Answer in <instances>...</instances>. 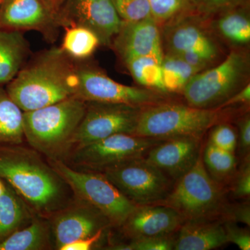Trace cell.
<instances>
[{
  "mask_svg": "<svg viewBox=\"0 0 250 250\" xmlns=\"http://www.w3.org/2000/svg\"><path fill=\"white\" fill-rule=\"evenodd\" d=\"M22 145L0 147V178L34 215L47 218L70 201V188L40 153Z\"/></svg>",
  "mask_w": 250,
  "mask_h": 250,
  "instance_id": "obj_1",
  "label": "cell"
},
{
  "mask_svg": "<svg viewBox=\"0 0 250 250\" xmlns=\"http://www.w3.org/2000/svg\"><path fill=\"white\" fill-rule=\"evenodd\" d=\"M77 83V63L60 48H53L23 67L5 89L27 112L75 97Z\"/></svg>",
  "mask_w": 250,
  "mask_h": 250,
  "instance_id": "obj_2",
  "label": "cell"
},
{
  "mask_svg": "<svg viewBox=\"0 0 250 250\" xmlns=\"http://www.w3.org/2000/svg\"><path fill=\"white\" fill-rule=\"evenodd\" d=\"M85 109L86 102L72 97L45 107L23 112L24 139L46 159L65 163Z\"/></svg>",
  "mask_w": 250,
  "mask_h": 250,
  "instance_id": "obj_3",
  "label": "cell"
},
{
  "mask_svg": "<svg viewBox=\"0 0 250 250\" xmlns=\"http://www.w3.org/2000/svg\"><path fill=\"white\" fill-rule=\"evenodd\" d=\"M230 114L225 108H200L170 100L143 108L134 135L161 140L202 139L215 125L227 122Z\"/></svg>",
  "mask_w": 250,
  "mask_h": 250,
  "instance_id": "obj_4",
  "label": "cell"
},
{
  "mask_svg": "<svg viewBox=\"0 0 250 250\" xmlns=\"http://www.w3.org/2000/svg\"><path fill=\"white\" fill-rule=\"evenodd\" d=\"M249 71V56L236 49L217 66L202 70L192 77L182 93L190 106L221 108L227 100L248 84Z\"/></svg>",
  "mask_w": 250,
  "mask_h": 250,
  "instance_id": "obj_5",
  "label": "cell"
},
{
  "mask_svg": "<svg viewBox=\"0 0 250 250\" xmlns=\"http://www.w3.org/2000/svg\"><path fill=\"white\" fill-rule=\"evenodd\" d=\"M226 203L223 187L206 170L202 153L195 166L176 181L169 195L159 204L173 208L186 222L219 220Z\"/></svg>",
  "mask_w": 250,
  "mask_h": 250,
  "instance_id": "obj_6",
  "label": "cell"
},
{
  "mask_svg": "<svg viewBox=\"0 0 250 250\" xmlns=\"http://www.w3.org/2000/svg\"><path fill=\"white\" fill-rule=\"evenodd\" d=\"M70 188L73 196L93 206L119 228L137 207L101 172L76 170L61 161L46 159Z\"/></svg>",
  "mask_w": 250,
  "mask_h": 250,
  "instance_id": "obj_7",
  "label": "cell"
},
{
  "mask_svg": "<svg viewBox=\"0 0 250 250\" xmlns=\"http://www.w3.org/2000/svg\"><path fill=\"white\" fill-rule=\"evenodd\" d=\"M164 141L134 134H115L73 149L65 163L76 170L103 173L146 157L153 147Z\"/></svg>",
  "mask_w": 250,
  "mask_h": 250,
  "instance_id": "obj_8",
  "label": "cell"
},
{
  "mask_svg": "<svg viewBox=\"0 0 250 250\" xmlns=\"http://www.w3.org/2000/svg\"><path fill=\"white\" fill-rule=\"evenodd\" d=\"M103 174L125 197L137 206L161 203L174 184L146 157L125 163Z\"/></svg>",
  "mask_w": 250,
  "mask_h": 250,
  "instance_id": "obj_9",
  "label": "cell"
},
{
  "mask_svg": "<svg viewBox=\"0 0 250 250\" xmlns=\"http://www.w3.org/2000/svg\"><path fill=\"white\" fill-rule=\"evenodd\" d=\"M78 83L75 97L83 101L125 104L146 107L170 101L167 94L118 83L98 69L77 63Z\"/></svg>",
  "mask_w": 250,
  "mask_h": 250,
  "instance_id": "obj_10",
  "label": "cell"
},
{
  "mask_svg": "<svg viewBox=\"0 0 250 250\" xmlns=\"http://www.w3.org/2000/svg\"><path fill=\"white\" fill-rule=\"evenodd\" d=\"M143 108L125 104L86 103L84 116L72 139V151L113 135H134Z\"/></svg>",
  "mask_w": 250,
  "mask_h": 250,
  "instance_id": "obj_11",
  "label": "cell"
},
{
  "mask_svg": "<svg viewBox=\"0 0 250 250\" xmlns=\"http://www.w3.org/2000/svg\"><path fill=\"white\" fill-rule=\"evenodd\" d=\"M55 249L73 242L90 238L99 231L113 228L111 222L98 208L72 197L65 207L47 218Z\"/></svg>",
  "mask_w": 250,
  "mask_h": 250,
  "instance_id": "obj_12",
  "label": "cell"
},
{
  "mask_svg": "<svg viewBox=\"0 0 250 250\" xmlns=\"http://www.w3.org/2000/svg\"><path fill=\"white\" fill-rule=\"evenodd\" d=\"M57 21L59 27L89 28L106 45H111L123 24L112 0H65Z\"/></svg>",
  "mask_w": 250,
  "mask_h": 250,
  "instance_id": "obj_13",
  "label": "cell"
},
{
  "mask_svg": "<svg viewBox=\"0 0 250 250\" xmlns=\"http://www.w3.org/2000/svg\"><path fill=\"white\" fill-rule=\"evenodd\" d=\"M185 220L178 212L167 206H137L120 226L122 234L130 241L143 238L172 236Z\"/></svg>",
  "mask_w": 250,
  "mask_h": 250,
  "instance_id": "obj_14",
  "label": "cell"
},
{
  "mask_svg": "<svg viewBox=\"0 0 250 250\" xmlns=\"http://www.w3.org/2000/svg\"><path fill=\"white\" fill-rule=\"evenodd\" d=\"M111 45L124 62L147 56L164 58L161 31L152 18L139 22L123 21Z\"/></svg>",
  "mask_w": 250,
  "mask_h": 250,
  "instance_id": "obj_15",
  "label": "cell"
},
{
  "mask_svg": "<svg viewBox=\"0 0 250 250\" xmlns=\"http://www.w3.org/2000/svg\"><path fill=\"white\" fill-rule=\"evenodd\" d=\"M59 27L57 19L42 0L0 1V28L39 31L52 39Z\"/></svg>",
  "mask_w": 250,
  "mask_h": 250,
  "instance_id": "obj_16",
  "label": "cell"
},
{
  "mask_svg": "<svg viewBox=\"0 0 250 250\" xmlns=\"http://www.w3.org/2000/svg\"><path fill=\"white\" fill-rule=\"evenodd\" d=\"M167 54L197 53L213 62L219 54L214 39L197 20L187 15L167 23L165 27Z\"/></svg>",
  "mask_w": 250,
  "mask_h": 250,
  "instance_id": "obj_17",
  "label": "cell"
},
{
  "mask_svg": "<svg viewBox=\"0 0 250 250\" xmlns=\"http://www.w3.org/2000/svg\"><path fill=\"white\" fill-rule=\"evenodd\" d=\"M202 153V139L177 138L156 145L146 159L176 182L195 166Z\"/></svg>",
  "mask_w": 250,
  "mask_h": 250,
  "instance_id": "obj_18",
  "label": "cell"
},
{
  "mask_svg": "<svg viewBox=\"0 0 250 250\" xmlns=\"http://www.w3.org/2000/svg\"><path fill=\"white\" fill-rule=\"evenodd\" d=\"M227 243L228 238L221 220L186 221L176 233L174 250H210Z\"/></svg>",
  "mask_w": 250,
  "mask_h": 250,
  "instance_id": "obj_19",
  "label": "cell"
},
{
  "mask_svg": "<svg viewBox=\"0 0 250 250\" xmlns=\"http://www.w3.org/2000/svg\"><path fill=\"white\" fill-rule=\"evenodd\" d=\"M48 219L34 215L30 223L0 242V250H44L53 248Z\"/></svg>",
  "mask_w": 250,
  "mask_h": 250,
  "instance_id": "obj_20",
  "label": "cell"
},
{
  "mask_svg": "<svg viewBox=\"0 0 250 250\" xmlns=\"http://www.w3.org/2000/svg\"><path fill=\"white\" fill-rule=\"evenodd\" d=\"M28 51L22 31L0 28V85L14 80L23 67Z\"/></svg>",
  "mask_w": 250,
  "mask_h": 250,
  "instance_id": "obj_21",
  "label": "cell"
},
{
  "mask_svg": "<svg viewBox=\"0 0 250 250\" xmlns=\"http://www.w3.org/2000/svg\"><path fill=\"white\" fill-rule=\"evenodd\" d=\"M4 182V190L0 195V242L25 227L34 216L14 188Z\"/></svg>",
  "mask_w": 250,
  "mask_h": 250,
  "instance_id": "obj_22",
  "label": "cell"
},
{
  "mask_svg": "<svg viewBox=\"0 0 250 250\" xmlns=\"http://www.w3.org/2000/svg\"><path fill=\"white\" fill-rule=\"evenodd\" d=\"M23 111L0 85V147L24 143Z\"/></svg>",
  "mask_w": 250,
  "mask_h": 250,
  "instance_id": "obj_23",
  "label": "cell"
},
{
  "mask_svg": "<svg viewBox=\"0 0 250 250\" xmlns=\"http://www.w3.org/2000/svg\"><path fill=\"white\" fill-rule=\"evenodd\" d=\"M65 28V34L60 49L74 61L89 58L101 44L100 38L89 28L70 25Z\"/></svg>",
  "mask_w": 250,
  "mask_h": 250,
  "instance_id": "obj_24",
  "label": "cell"
},
{
  "mask_svg": "<svg viewBox=\"0 0 250 250\" xmlns=\"http://www.w3.org/2000/svg\"><path fill=\"white\" fill-rule=\"evenodd\" d=\"M215 28L222 37L235 45H246L250 41V19L242 7L221 13Z\"/></svg>",
  "mask_w": 250,
  "mask_h": 250,
  "instance_id": "obj_25",
  "label": "cell"
},
{
  "mask_svg": "<svg viewBox=\"0 0 250 250\" xmlns=\"http://www.w3.org/2000/svg\"><path fill=\"white\" fill-rule=\"evenodd\" d=\"M202 160L208 174L222 187L229 184L237 170L235 153L228 152L207 143Z\"/></svg>",
  "mask_w": 250,
  "mask_h": 250,
  "instance_id": "obj_26",
  "label": "cell"
},
{
  "mask_svg": "<svg viewBox=\"0 0 250 250\" xmlns=\"http://www.w3.org/2000/svg\"><path fill=\"white\" fill-rule=\"evenodd\" d=\"M161 62V59L147 56L131 59L125 63L134 80L140 85L148 89L168 94L163 81Z\"/></svg>",
  "mask_w": 250,
  "mask_h": 250,
  "instance_id": "obj_27",
  "label": "cell"
},
{
  "mask_svg": "<svg viewBox=\"0 0 250 250\" xmlns=\"http://www.w3.org/2000/svg\"><path fill=\"white\" fill-rule=\"evenodd\" d=\"M163 81L167 93H180L192 77L201 72L175 54H166L161 62Z\"/></svg>",
  "mask_w": 250,
  "mask_h": 250,
  "instance_id": "obj_28",
  "label": "cell"
},
{
  "mask_svg": "<svg viewBox=\"0 0 250 250\" xmlns=\"http://www.w3.org/2000/svg\"><path fill=\"white\" fill-rule=\"evenodd\" d=\"M149 3L158 24H167L195 9L192 0H149Z\"/></svg>",
  "mask_w": 250,
  "mask_h": 250,
  "instance_id": "obj_29",
  "label": "cell"
},
{
  "mask_svg": "<svg viewBox=\"0 0 250 250\" xmlns=\"http://www.w3.org/2000/svg\"><path fill=\"white\" fill-rule=\"evenodd\" d=\"M123 22H134L152 18L149 0H112Z\"/></svg>",
  "mask_w": 250,
  "mask_h": 250,
  "instance_id": "obj_30",
  "label": "cell"
},
{
  "mask_svg": "<svg viewBox=\"0 0 250 250\" xmlns=\"http://www.w3.org/2000/svg\"><path fill=\"white\" fill-rule=\"evenodd\" d=\"M208 142L223 150L235 153L238 145V133L228 122H223L211 128Z\"/></svg>",
  "mask_w": 250,
  "mask_h": 250,
  "instance_id": "obj_31",
  "label": "cell"
},
{
  "mask_svg": "<svg viewBox=\"0 0 250 250\" xmlns=\"http://www.w3.org/2000/svg\"><path fill=\"white\" fill-rule=\"evenodd\" d=\"M239 168L230 182V190L236 199L249 198L250 195V157L243 158Z\"/></svg>",
  "mask_w": 250,
  "mask_h": 250,
  "instance_id": "obj_32",
  "label": "cell"
},
{
  "mask_svg": "<svg viewBox=\"0 0 250 250\" xmlns=\"http://www.w3.org/2000/svg\"><path fill=\"white\" fill-rule=\"evenodd\" d=\"M248 0H192L195 9L203 14L223 13L228 10L243 7Z\"/></svg>",
  "mask_w": 250,
  "mask_h": 250,
  "instance_id": "obj_33",
  "label": "cell"
},
{
  "mask_svg": "<svg viewBox=\"0 0 250 250\" xmlns=\"http://www.w3.org/2000/svg\"><path fill=\"white\" fill-rule=\"evenodd\" d=\"M219 220L222 222L229 221L233 223H241L250 226V208L248 202L239 204H229L224 206Z\"/></svg>",
  "mask_w": 250,
  "mask_h": 250,
  "instance_id": "obj_34",
  "label": "cell"
},
{
  "mask_svg": "<svg viewBox=\"0 0 250 250\" xmlns=\"http://www.w3.org/2000/svg\"><path fill=\"white\" fill-rule=\"evenodd\" d=\"M130 242L131 243H128L129 250H174L175 234L143 238Z\"/></svg>",
  "mask_w": 250,
  "mask_h": 250,
  "instance_id": "obj_35",
  "label": "cell"
},
{
  "mask_svg": "<svg viewBox=\"0 0 250 250\" xmlns=\"http://www.w3.org/2000/svg\"><path fill=\"white\" fill-rule=\"evenodd\" d=\"M228 243H232L241 250H250V231L240 228L237 223L233 222H223Z\"/></svg>",
  "mask_w": 250,
  "mask_h": 250,
  "instance_id": "obj_36",
  "label": "cell"
},
{
  "mask_svg": "<svg viewBox=\"0 0 250 250\" xmlns=\"http://www.w3.org/2000/svg\"><path fill=\"white\" fill-rule=\"evenodd\" d=\"M238 126L237 148L241 159L250 156V117L246 113L237 122Z\"/></svg>",
  "mask_w": 250,
  "mask_h": 250,
  "instance_id": "obj_37",
  "label": "cell"
},
{
  "mask_svg": "<svg viewBox=\"0 0 250 250\" xmlns=\"http://www.w3.org/2000/svg\"><path fill=\"white\" fill-rule=\"evenodd\" d=\"M104 231H99L96 234L90 238H84L69 243L62 247L61 250H90L93 249L94 246L101 239Z\"/></svg>",
  "mask_w": 250,
  "mask_h": 250,
  "instance_id": "obj_38",
  "label": "cell"
},
{
  "mask_svg": "<svg viewBox=\"0 0 250 250\" xmlns=\"http://www.w3.org/2000/svg\"><path fill=\"white\" fill-rule=\"evenodd\" d=\"M250 83L245 85L239 91L235 93L232 97L227 100L222 105L221 108L229 107L235 105L250 104Z\"/></svg>",
  "mask_w": 250,
  "mask_h": 250,
  "instance_id": "obj_39",
  "label": "cell"
},
{
  "mask_svg": "<svg viewBox=\"0 0 250 250\" xmlns=\"http://www.w3.org/2000/svg\"><path fill=\"white\" fill-rule=\"evenodd\" d=\"M42 1L57 21L58 15L65 0H42Z\"/></svg>",
  "mask_w": 250,
  "mask_h": 250,
  "instance_id": "obj_40",
  "label": "cell"
},
{
  "mask_svg": "<svg viewBox=\"0 0 250 250\" xmlns=\"http://www.w3.org/2000/svg\"><path fill=\"white\" fill-rule=\"evenodd\" d=\"M4 181H3L2 179L0 178V195H1V193H2L3 190H4Z\"/></svg>",
  "mask_w": 250,
  "mask_h": 250,
  "instance_id": "obj_41",
  "label": "cell"
},
{
  "mask_svg": "<svg viewBox=\"0 0 250 250\" xmlns=\"http://www.w3.org/2000/svg\"><path fill=\"white\" fill-rule=\"evenodd\" d=\"M0 1H1V0H0Z\"/></svg>",
  "mask_w": 250,
  "mask_h": 250,
  "instance_id": "obj_42",
  "label": "cell"
}]
</instances>
